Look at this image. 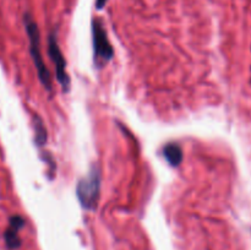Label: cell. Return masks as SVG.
<instances>
[{
    "label": "cell",
    "mask_w": 251,
    "mask_h": 250,
    "mask_svg": "<svg viewBox=\"0 0 251 250\" xmlns=\"http://www.w3.org/2000/svg\"><path fill=\"white\" fill-rule=\"evenodd\" d=\"M24 25L25 28H26L27 36H28L29 39V53H31L32 60H33L34 66H36L37 69L39 81L43 83L46 90L51 91L50 73H49V70L47 69L43 60V56H42L41 33H39L38 26H37L36 21L32 19V16L29 14L24 15Z\"/></svg>",
    "instance_id": "1"
},
{
    "label": "cell",
    "mask_w": 251,
    "mask_h": 250,
    "mask_svg": "<svg viewBox=\"0 0 251 250\" xmlns=\"http://www.w3.org/2000/svg\"><path fill=\"white\" fill-rule=\"evenodd\" d=\"M100 194V172L93 166L85 178L81 179L76 188V195L85 210L95 211L98 206Z\"/></svg>",
    "instance_id": "2"
},
{
    "label": "cell",
    "mask_w": 251,
    "mask_h": 250,
    "mask_svg": "<svg viewBox=\"0 0 251 250\" xmlns=\"http://www.w3.org/2000/svg\"><path fill=\"white\" fill-rule=\"evenodd\" d=\"M92 43L95 63L97 64L98 68H102L108 61L112 60L114 50L102 21L98 19L92 20Z\"/></svg>",
    "instance_id": "3"
},
{
    "label": "cell",
    "mask_w": 251,
    "mask_h": 250,
    "mask_svg": "<svg viewBox=\"0 0 251 250\" xmlns=\"http://www.w3.org/2000/svg\"><path fill=\"white\" fill-rule=\"evenodd\" d=\"M48 51L49 56H50L51 61H53L54 66H55L56 80L60 83L64 92H68L70 90V76H69L68 71H66V60L64 58L63 53H61L60 47L58 44V39H56V36L54 33L49 36Z\"/></svg>",
    "instance_id": "4"
},
{
    "label": "cell",
    "mask_w": 251,
    "mask_h": 250,
    "mask_svg": "<svg viewBox=\"0 0 251 250\" xmlns=\"http://www.w3.org/2000/svg\"><path fill=\"white\" fill-rule=\"evenodd\" d=\"M25 225V220L21 216L16 215L10 217L9 221V228L5 230L4 233V239L6 243V247L9 249L14 250L20 248L21 245V239L19 237V232L21 230V228H24Z\"/></svg>",
    "instance_id": "5"
},
{
    "label": "cell",
    "mask_w": 251,
    "mask_h": 250,
    "mask_svg": "<svg viewBox=\"0 0 251 250\" xmlns=\"http://www.w3.org/2000/svg\"><path fill=\"white\" fill-rule=\"evenodd\" d=\"M163 156L172 167H178L183 162V150L176 144H168L163 149Z\"/></svg>",
    "instance_id": "6"
},
{
    "label": "cell",
    "mask_w": 251,
    "mask_h": 250,
    "mask_svg": "<svg viewBox=\"0 0 251 250\" xmlns=\"http://www.w3.org/2000/svg\"><path fill=\"white\" fill-rule=\"evenodd\" d=\"M33 129H34V140L37 146L43 147L48 141V132L44 125V122L39 115H33Z\"/></svg>",
    "instance_id": "7"
},
{
    "label": "cell",
    "mask_w": 251,
    "mask_h": 250,
    "mask_svg": "<svg viewBox=\"0 0 251 250\" xmlns=\"http://www.w3.org/2000/svg\"><path fill=\"white\" fill-rule=\"evenodd\" d=\"M107 2L108 0H96V7H97V10H102Z\"/></svg>",
    "instance_id": "8"
}]
</instances>
